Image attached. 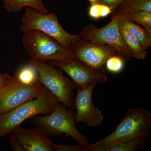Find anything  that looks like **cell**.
<instances>
[{
    "label": "cell",
    "instance_id": "22",
    "mask_svg": "<svg viewBox=\"0 0 151 151\" xmlns=\"http://www.w3.org/2000/svg\"><path fill=\"white\" fill-rule=\"evenodd\" d=\"M55 151H84V149L78 144L76 145L73 146L56 144Z\"/></svg>",
    "mask_w": 151,
    "mask_h": 151
},
{
    "label": "cell",
    "instance_id": "24",
    "mask_svg": "<svg viewBox=\"0 0 151 151\" xmlns=\"http://www.w3.org/2000/svg\"><path fill=\"white\" fill-rule=\"evenodd\" d=\"M10 144L14 151H24L16 137L13 134L10 139Z\"/></svg>",
    "mask_w": 151,
    "mask_h": 151
},
{
    "label": "cell",
    "instance_id": "3",
    "mask_svg": "<svg viewBox=\"0 0 151 151\" xmlns=\"http://www.w3.org/2000/svg\"><path fill=\"white\" fill-rule=\"evenodd\" d=\"M67 108L58 102L50 114L44 116H33L31 123L47 135L62 136L64 134L73 138L78 145L84 148V151L89 144L87 139L76 127V112Z\"/></svg>",
    "mask_w": 151,
    "mask_h": 151
},
{
    "label": "cell",
    "instance_id": "12",
    "mask_svg": "<svg viewBox=\"0 0 151 151\" xmlns=\"http://www.w3.org/2000/svg\"><path fill=\"white\" fill-rule=\"evenodd\" d=\"M24 151H55V144L37 127L25 129L21 126L12 132Z\"/></svg>",
    "mask_w": 151,
    "mask_h": 151
},
{
    "label": "cell",
    "instance_id": "2",
    "mask_svg": "<svg viewBox=\"0 0 151 151\" xmlns=\"http://www.w3.org/2000/svg\"><path fill=\"white\" fill-rule=\"evenodd\" d=\"M58 102L56 97L42 85L35 98L0 114V138L12 133L27 119L38 114H50Z\"/></svg>",
    "mask_w": 151,
    "mask_h": 151
},
{
    "label": "cell",
    "instance_id": "15",
    "mask_svg": "<svg viewBox=\"0 0 151 151\" xmlns=\"http://www.w3.org/2000/svg\"><path fill=\"white\" fill-rule=\"evenodd\" d=\"M119 27L122 39L132 53L133 57L139 60L145 59L147 51L143 48L139 40L129 32L119 22Z\"/></svg>",
    "mask_w": 151,
    "mask_h": 151
},
{
    "label": "cell",
    "instance_id": "13",
    "mask_svg": "<svg viewBox=\"0 0 151 151\" xmlns=\"http://www.w3.org/2000/svg\"><path fill=\"white\" fill-rule=\"evenodd\" d=\"M4 7L9 13H19L24 7L31 8L44 14L49 13L42 0H2Z\"/></svg>",
    "mask_w": 151,
    "mask_h": 151
},
{
    "label": "cell",
    "instance_id": "1",
    "mask_svg": "<svg viewBox=\"0 0 151 151\" xmlns=\"http://www.w3.org/2000/svg\"><path fill=\"white\" fill-rule=\"evenodd\" d=\"M151 125V114L149 111L142 108L129 109L111 134L94 144H88L84 151H89L94 147H106L138 139H147Z\"/></svg>",
    "mask_w": 151,
    "mask_h": 151
},
{
    "label": "cell",
    "instance_id": "26",
    "mask_svg": "<svg viewBox=\"0 0 151 151\" xmlns=\"http://www.w3.org/2000/svg\"><path fill=\"white\" fill-rule=\"evenodd\" d=\"M88 1L90 2L91 5L95 4L98 3V0H88Z\"/></svg>",
    "mask_w": 151,
    "mask_h": 151
},
{
    "label": "cell",
    "instance_id": "6",
    "mask_svg": "<svg viewBox=\"0 0 151 151\" xmlns=\"http://www.w3.org/2000/svg\"><path fill=\"white\" fill-rule=\"evenodd\" d=\"M23 46L31 59L45 61H63L74 58L72 50L37 30L24 33Z\"/></svg>",
    "mask_w": 151,
    "mask_h": 151
},
{
    "label": "cell",
    "instance_id": "10",
    "mask_svg": "<svg viewBox=\"0 0 151 151\" xmlns=\"http://www.w3.org/2000/svg\"><path fill=\"white\" fill-rule=\"evenodd\" d=\"M70 50L74 53V58L104 73H106L104 65L106 60L112 55H119L110 45L94 44L81 37Z\"/></svg>",
    "mask_w": 151,
    "mask_h": 151
},
{
    "label": "cell",
    "instance_id": "4",
    "mask_svg": "<svg viewBox=\"0 0 151 151\" xmlns=\"http://www.w3.org/2000/svg\"><path fill=\"white\" fill-rule=\"evenodd\" d=\"M31 30L39 31L68 49L80 39L79 34H70L64 29L55 13L44 14L27 7L22 17L20 31L24 33Z\"/></svg>",
    "mask_w": 151,
    "mask_h": 151
},
{
    "label": "cell",
    "instance_id": "21",
    "mask_svg": "<svg viewBox=\"0 0 151 151\" xmlns=\"http://www.w3.org/2000/svg\"><path fill=\"white\" fill-rule=\"evenodd\" d=\"M125 62V59L118 55H116L109 58L105 65L106 69L111 73H118L124 69Z\"/></svg>",
    "mask_w": 151,
    "mask_h": 151
},
{
    "label": "cell",
    "instance_id": "19",
    "mask_svg": "<svg viewBox=\"0 0 151 151\" xmlns=\"http://www.w3.org/2000/svg\"><path fill=\"white\" fill-rule=\"evenodd\" d=\"M119 9H129L151 13V0H124L114 10Z\"/></svg>",
    "mask_w": 151,
    "mask_h": 151
},
{
    "label": "cell",
    "instance_id": "20",
    "mask_svg": "<svg viewBox=\"0 0 151 151\" xmlns=\"http://www.w3.org/2000/svg\"><path fill=\"white\" fill-rule=\"evenodd\" d=\"M88 11L89 16L94 19L99 20L108 16L112 13L113 10L108 6L97 3L90 6Z\"/></svg>",
    "mask_w": 151,
    "mask_h": 151
},
{
    "label": "cell",
    "instance_id": "11",
    "mask_svg": "<svg viewBox=\"0 0 151 151\" xmlns=\"http://www.w3.org/2000/svg\"><path fill=\"white\" fill-rule=\"evenodd\" d=\"M95 84L86 88L78 89L74 100L76 112V124L84 123L91 127H96L103 122V114L99 108L94 106L92 94Z\"/></svg>",
    "mask_w": 151,
    "mask_h": 151
},
{
    "label": "cell",
    "instance_id": "9",
    "mask_svg": "<svg viewBox=\"0 0 151 151\" xmlns=\"http://www.w3.org/2000/svg\"><path fill=\"white\" fill-rule=\"evenodd\" d=\"M48 62L65 72L78 89H84L93 84L105 83L108 80L106 73L95 70L75 58Z\"/></svg>",
    "mask_w": 151,
    "mask_h": 151
},
{
    "label": "cell",
    "instance_id": "8",
    "mask_svg": "<svg viewBox=\"0 0 151 151\" xmlns=\"http://www.w3.org/2000/svg\"><path fill=\"white\" fill-rule=\"evenodd\" d=\"M42 86L40 82L29 85L22 84L14 73L0 89V114L35 98Z\"/></svg>",
    "mask_w": 151,
    "mask_h": 151
},
{
    "label": "cell",
    "instance_id": "18",
    "mask_svg": "<svg viewBox=\"0 0 151 151\" xmlns=\"http://www.w3.org/2000/svg\"><path fill=\"white\" fill-rule=\"evenodd\" d=\"M14 73L19 81L25 85H32L39 82L37 70L29 63L22 66Z\"/></svg>",
    "mask_w": 151,
    "mask_h": 151
},
{
    "label": "cell",
    "instance_id": "17",
    "mask_svg": "<svg viewBox=\"0 0 151 151\" xmlns=\"http://www.w3.org/2000/svg\"><path fill=\"white\" fill-rule=\"evenodd\" d=\"M147 139H141L117 143L106 147H94L89 151H135L145 148Z\"/></svg>",
    "mask_w": 151,
    "mask_h": 151
},
{
    "label": "cell",
    "instance_id": "25",
    "mask_svg": "<svg viewBox=\"0 0 151 151\" xmlns=\"http://www.w3.org/2000/svg\"><path fill=\"white\" fill-rule=\"evenodd\" d=\"M10 77V76L6 73L2 74L0 78V89L6 84V82L8 81Z\"/></svg>",
    "mask_w": 151,
    "mask_h": 151
},
{
    "label": "cell",
    "instance_id": "23",
    "mask_svg": "<svg viewBox=\"0 0 151 151\" xmlns=\"http://www.w3.org/2000/svg\"><path fill=\"white\" fill-rule=\"evenodd\" d=\"M124 0H98L99 4L105 5L114 10Z\"/></svg>",
    "mask_w": 151,
    "mask_h": 151
},
{
    "label": "cell",
    "instance_id": "16",
    "mask_svg": "<svg viewBox=\"0 0 151 151\" xmlns=\"http://www.w3.org/2000/svg\"><path fill=\"white\" fill-rule=\"evenodd\" d=\"M117 16L119 19V22L129 32L139 40L143 48L147 50L151 46V36L149 34L145 29L141 27L136 24L134 22L130 20L118 16Z\"/></svg>",
    "mask_w": 151,
    "mask_h": 151
},
{
    "label": "cell",
    "instance_id": "7",
    "mask_svg": "<svg viewBox=\"0 0 151 151\" xmlns=\"http://www.w3.org/2000/svg\"><path fill=\"white\" fill-rule=\"evenodd\" d=\"M81 39L98 45H110L125 59L133 57L122 39L119 27L118 17L114 14L111 21L100 28L93 24L86 25L79 34Z\"/></svg>",
    "mask_w": 151,
    "mask_h": 151
},
{
    "label": "cell",
    "instance_id": "5",
    "mask_svg": "<svg viewBox=\"0 0 151 151\" xmlns=\"http://www.w3.org/2000/svg\"><path fill=\"white\" fill-rule=\"evenodd\" d=\"M29 63L37 70L39 81L42 85L54 95L58 102L74 110L73 91L76 88L74 82L63 75L62 70L56 69L48 62L31 59Z\"/></svg>",
    "mask_w": 151,
    "mask_h": 151
},
{
    "label": "cell",
    "instance_id": "14",
    "mask_svg": "<svg viewBox=\"0 0 151 151\" xmlns=\"http://www.w3.org/2000/svg\"><path fill=\"white\" fill-rule=\"evenodd\" d=\"M114 10L116 11L114 14L116 15L142 25L151 36V13L129 9H119Z\"/></svg>",
    "mask_w": 151,
    "mask_h": 151
}]
</instances>
